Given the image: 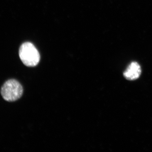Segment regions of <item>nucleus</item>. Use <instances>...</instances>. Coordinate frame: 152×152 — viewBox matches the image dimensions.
I'll use <instances>...</instances> for the list:
<instances>
[{"label":"nucleus","mask_w":152,"mask_h":152,"mask_svg":"<svg viewBox=\"0 0 152 152\" xmlns=\"http://www.w3.org/2000/svg\"><path fill=\"white\" fill-rule=\"evenodd\" d=\"M19 56L24 64L28 67L35 66L40 59L35 47L28 42L22 44L19 50Z\"/></svg>","instance_id":"1"},{"label":"nucleus","mask_w":152,"mask_h":152,"mask_svg":"<svg viewBox=\"0 0 152 152\" xmlns=\"http://www.w3.org/2000/svg\"><path fill=\"white\" fill-rule=\"evenodd\" d=\"M23 90L21 85L15 80L11 79L4 83L1 93L3 99L9 102H15L20 98Z\"/></svg>","instance_id":"2"},{"label":"nucleus","mask_w":152,"mask_h":152,"mask_svg":"<svg viewBox=\"0 0 152 152\" xmlns=\"http://www.w3.org/2000/svg\"><path fill=\"white\" fill-rule=\"evenodd\" d=\"M142 73L141 68L138 63L132 62L124 73L125 78L128 80H135L140 77Z\"/></svg>","instance_id":"3"}]
</instances>
